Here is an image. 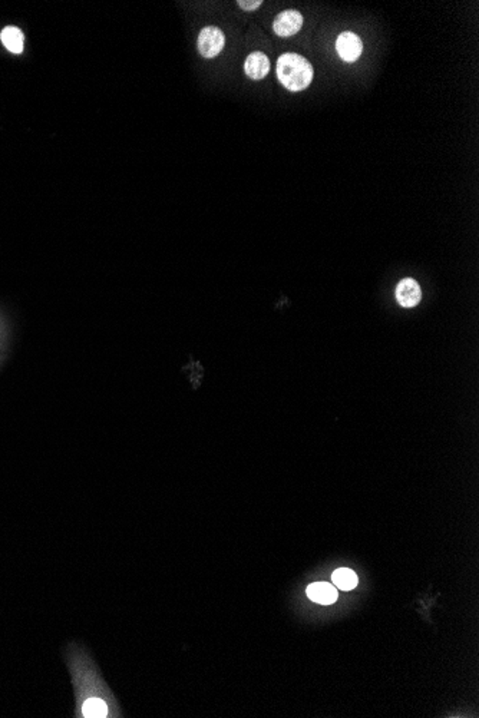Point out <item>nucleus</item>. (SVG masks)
Masks as SVG:
<instances>
[{
	"mask_svg": "<svg viewBox=\"0 0 479 718\" xmlns=\"http://www.w3.org/2000/svg\"><path fill=\"white\" fill-rule=\"evenodd\" d=\"M68 665L75 685L76 717H122V710L118 704V700L102 678L99 668L82 645L71 647L68 652Z\"/></svg>",
	"mask_w": 479,
	"mask_h": 718,
	"instance_id": "1",
	"label": "nucleus"
},
{
	"mask_svg": "<svg viewBox=\"0 0 479 718\" xmlns=\"http://www.w3.org/2000/svg\"><path fill=\"white\" fill-rule=\"evenodd\" d=\"M275 73L280 84L291 92L308 88L315 75L310 62L299 53H283L277 60Z\"/></svg>",
	"mask_w": 479,
	"mask_h": 718,
	"instance_id": "2",
	"label": "nucleus"
},
{
	"mask_svg": "<svg viewBox=\"0 0 479 718\" xmlns=\"http://www.w3.org/2000/svg\"><path fill=\"white\" fill-rule=\"evenodd\" d=\"M225 45V36L223 30L214 26H208L201 30L198 35V51L207 59L217 56Z\"/></svg>",
	"mask_w": 479,
	"mask_h": 718,
	"instance_id": "3",
	"label": "nucleus"
},
{
	"mask_svg": "<svg viewBox=\"0 0 479 718\" xmlns=\"http://www.w3.org/2000/svg\"><path fill=\"white\" fill-rule=\"evenodd\" d=\"M303 26V16L302 13L297 10H284L279 13L274 19L273 30L277 36L280 38H290L299 34V30Z\"/></svg>",
	"mask_w": 479,
	"mask_h": 718,
	"instance_id": "4",
	"label": "nucleus"
},
{
	"mask_svg": "<svg viewBox=\"0 0 479 718\" xmlns=\"http://www.w3.org/2000/svg\"><path fill=\"white\" fill-rule=\"evenodd\" d=\"M336 51L345 62H356L363 52L362 39L353 32L340 34L336 40Z\"/></svg>",
	"mask_w": 479,
	"mask_h": 718,
	"instance_id": "5",
	"label": "nucleus"
},
{
	"mask_svg": "<svg viewBox=\"0 0 479 718\" xmlns=\"http://www.w3.org/2000/svg\"><path fill=\"white\" fill-rule=\"evenodd\" d=\"M395 294H396L397 303L402 307H405V308H410V307L418 306L421 299H422L421 287L413 278L400 280L399 284L396 286Z\"/></svg>",
	"mask_w": 479,
	"mask_h": 718,
	"instance_id": "6",
	"label": "nucleus"
},
{
	"mask_svg": "<svg viewBox=\"0 0 479 718\" xmlns=\"http://www.w3.org/2000/svg\"><path fill=\"white\" fill-rule=\"evenodd\" d=\"M244 72L254 81H260L262 77H266L270 72V60L267 55L262 52L250 53L245 59Z\"/></svg>",
	"mask_w": 479,
	"mask_h": 718,
	"instance_id": "7",
	"label": "nucleus"
},
{
	"mask_svg": "<svg viewBox=\"0 0 479 718\" xmlns=\"http://www.w3.org/2000/svg\"><path fill=\"white\" fill-rule=\"evenodd\" d=\"M307 595L317 604L330 605L337 599V589L332 584L317 582L307 588Z\"/></svg>",
	"mask_w": 479,
	"mask_h": 718,
	"instance_id": "8",
	"label": "nucleus"
},
{
	"mask_svg": "<svg viewBox=\"0 0 479 718\" xmlns=\"http://www.w3.org/2000/svg\"><path fill=\"white\" fill-rule=\"evenodd\" d=\"M0 39H2V43L5 45V48L8 51H10L12 53H22L23 52V34L21 32V30L18 27L14 26H8L2 30V35H0Z\"/></svg>",
	"mask_w": 479,
	"mask_h": 718,
	"instance_id": "9",
	"label": "nucleus"
},
{
	"mask_svg": "<svg viewBox=\"0 0 479 718\" xmlns=\"http://www.w3.org/2000/svg\"><path fill=\"white\" fill-rule=\"evenodd\" d=\"M333 585L339 589H343V591H350L353 589L354 586L358 585V576L356 573H354L353 571L350 569H346V568H342V569H337L334 573H333Z\"/></svg>",
	"mask_w": 479,
	"mask_h": 718,
	"instance_id": "10",
	"label": "nucleus"
},
{
	"mask_svg": "<svg viewBox=\"0 0 479 718\" xmlns=\"http://www.w3.org/2000/svg\"><path fill=\"white\" fill-rule=\"evenodd\" d=\"M261 5H262L261 0H254V2H253V0H251V2H249V0H238V6L241 9H244V10H249V12L258 9Z\"/></svg>",
	"mask_w": 479,
	"mask_h": 718,
	"instance_id": "11",
	"label": "nucleus"
}]
</instances>
